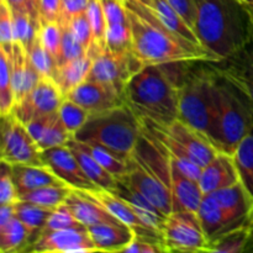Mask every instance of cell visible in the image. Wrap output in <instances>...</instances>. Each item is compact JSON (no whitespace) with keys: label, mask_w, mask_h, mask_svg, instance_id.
Returning a JSON list of instances; mask_svg holds the SVG:
<instances>
[{"label":"cell","mask_w":253,"mask_h":253,"mask_svg":"<svg viewBox=\"0 0 253 253\" xmlns=\"http://www.w3.org/2000/svg\"><path fill=\"white\" fill-rule=\"evenodd\" d=\"M88 230L99 252H124L137 236L130 226L123 222L95 225Z\"/></svg>","instance_id":"obj_24"},{"label":"cell","mask_w":253,"mask_h":253,"mask_svg":"<svg viewBox=\"0 0 253 253\" xmlns=\"http://www.w3.org/2000/svg\"><path fill=\"white\" fill-rule=\"evenodd\" d=\"M88 5L89 0H62L61 16L58 22L66 24L77 15L83 14L88 9Z\"/></svg>","instance_id":"obj_51"},{"label":"cell","mask_w":253,"mask_h":253,"mask_svg":"<svg viewBox=\"0 0 253 253\" xmlns=\"http://www.w3.org/2000/svg\"><path fill=\"white\" fill-rule=\"evenodd\" d=\"M138 1L143 2V4H147V2H148V0H138Z\"/></svg>","instance_id":"obj_57"},{"label":"cell","mask_w":253,"mask_h":253,"mask_svg":"<svg viewBox=\"0 0 253 253\" xmlns=\"http://www.w3.org/2000/svg\"><path fill=\"white\" fill-rule=\"evenodd\" d=\"M20 200L16 187L11 177V166L1 162V179H0V204H15Z\"/></svg>","instance_id":"obj_46"},{"label":"cell","mask_w":253,"mask_h":253,"mask_svg":"<svg viewBox=\"0 0 253 253\" xmlns=\"http://www.w3.org/2000/svg\"><path fill=\"white\" fill-rule=\"evenodd\" d=\"M200 62H173L165 67L177 86L178 119L211 142L219 73L212 62H208V66H199Z\"/></svg>","instance_id":"obj_3"},{"label":"cell","mask_w":253,"mask_h":253,"mask_svg":"<svg viewBox=\"0 0 253 253\" xmlns=\"http://www.w3.org/2000/svg\"><path fill=\"white\" fill-rule=\"evenodd\" d=\"M91 64H93V58L88 53H85L79 58L72 59L57 67V71L52 79L57 84L64 98H67V95L74 88H77L79 84H82L88 78Z\"/></svg>","instance_id":"obj_27"},{"label":"cell","mask_w":253,"mask_h":253,"mask_svg":"<svg viewBox=\"0 0 253 253\" xmlns=\"http://www.w3.org/2000/svg\"><path fill=\"white\" fill-rule=\"evenodd\" d=\"M132 36V52L143 66L183 61L217 59L204 47L188 41L166 26L148 5L138 0H124Z\"/></svg>","instance_id":"obj_1"},{"label":"cell","mask_w":253,"mask_h":253,"mask_svg":"<svg viewBox=\"0 0 253 253\" xmlns=\"http://www.w3.org/2000/svg\"><path fill=\"white\" fill-rule=\"evenodd\" d=\"M105 15L106 24H126L128 22L127 10L124 0H100Z\"/></svg>","instance_id":"obj_47"},{"label":"cell","mask_w":253,"mask_h":253,"mask_svg":"<svg viewBox=\"0 0 253 253\" xmlns=\"http://www.w3.org/2000/svg\"><path fill=\"white\" fill-rule=\"evenodd\" d=\"M71 192L72 188L64 183L49 184L21 195L20 200H25V202L32 203V204L54 210L63 204Z\"/></svg>","instance_id":"obj_33"},{"label":"cell","mask_w":253,"mask_h":253,"mask_svg":"<svg viewBox=\"0 0 253 253\" xmlns=\"http://www.w3.org/2000/svg\"><path fill=\"white\" fill-rule=\"evenodd\" d=\"M44 163L63 183L77 190L99 189L85 174L68 145L57 146L42 152Z\"/></svg>","instance_id":"obj_13"},{"label":"cell","mask_w":253,"mask_h":253,"mask_svg":"<svg viewBox=\"0 0 253 253\" xmlns=\"http://www.w3.org/2000/svg\"><path fill=\"white\" fill-rule=\"evenodd\" d=\"M14 42V17L6 1L0 0V44Z\"/></svg>","instance_id":"obj_48"},{"label":"cell","mask_w":253,"mask_h":253,"mask_svg":"<svg viewBox=\"0 0 253 253\" xmlns=\"http://www.w3.org/2000/svg\"><path fill=\"white\" fill-rule=\"evenodd\" d=\"M26 252L30 253H94L99 252L86 226L48 232L37 237Z\"/></svg>","instance_id":"obj_12"},{"label":"cell","mask_w":253,"mask_h":253,"mask_svg":"<svg viewBox=\"0 0 253 253\" xmlns=\"http://www.w3.org/2000/svg\"><path fill=\"white\" fill-rule=\"evenodd\" d=\"M32 137L37 141L42 151L57 146L67 145L73 135L67 130L58 115V111L42 118L35 119L26 124Z\"/></svg>","instance_id":"obj_22"},{"label":"cell","mask_w":253,"mask_h":253,"mask_svg":"<svg viewBox=\"0 0 253 253\" xmlns=\"http://www.w3.org/2000/svg\"><path fill=\"white\" fill-rule=\"evenodd\" d=\"M143 133L140 119L126 104L89 115L74 138L105 148L126 162Z\"/></svg>","instance_id":"obj_6"},{"label":"cell","mask_w":253,"mask_h":253,"mask_svg":"<svg viewBox=\"0 0 253 253\" xmlns=\"http://www.w3.org/2000/svg\"><path fill=\"white\" fill-rule=\"evenodd\" d=\"M15 106V94L12 88L11 71L7 52L0 46V115L6 116L12 113Z\"/></svg>","instance_id":"obj_35"},{"label":"cell","mask_w":253,"mask_h":253,"mask_svg":"<svg viewBox=\"0 0 253 253\" xmlns=\"http://www.w3.org/2000/svg\"><path fill=\"white\" fill-rule=\"evenodd\" d=\"M89 24L91 26L94 36V46L89 51H103L106 48V24L105 15H104L103 6L100 0H89L88 9H86Z\"/></svg>","instance_id":"obj_36"},{"label":"cell","mask_w":253,"mask_h":253,"mask_svg":"<svg viewBox=\"0 0 253 253\" xmlns=\"http://www.w3.org/2000/svg\"><path fill=\"white\" fill-rule=\"evenodd\" d=\"M252 236L251 221L244 226L236 227L219 237L209 244V252L217 253H240L246 252L247 245Z\"/></svg>","instance_id":"obj_32"},{"label":"cell","mask_w":253,"mask_h":253,"mask_svg":"<svg viewBox=\"0 0 253 253\" xmlns=\"http://www.w3.org/2000/svg\"><path fill=\"white\" fill-rule=\"evenodd\" d=\"M242 1H244V2H251V1H253V0H242Z\"/></svg>","instance_id":"obj_58"},{"label":"cell","mask_w":253,"mask_h":253,"mask_svg":"<svg viewBox=\"0 0 253 253\" xmlns=\"http://www.w3.org/2000/svg\"><path fill=\"white\" fill-rule=\"evenodd\" d=\"M84 192H85L89 197L93 198L95 202H98L99 204L103 205V207L105 208L109 212H111L119 221L130 226L131 229L136 232L137 236L150 237V239L158 240V241H161V244H162V236H161L160 232L148 226V225L136 214L135 210H133L127 203L124 202L121 198H119L118 195L109 192V190L101 189V188L95 190H84Z\"/></svg>","instance_id":"obj_18"},{"label":"cell","mask_w":253,"mask_h":253,"mask_svg":"<svg viewBox=\"0 0 253 253\" xmlns=\"http://www.w3.org/2000/svg\"><path fill=\"white\" fill-rule=\"evenodd\" d=\"M90 57L93 58V64L88 79L113 86L120 91L123 96L131 78L145 68L142 62L133 54L132 49L116 53L105 48Z\"/></svg>","instance_id":"obj_10"},{"label":"cell","mask_w":253,"mask_h":253,"mask_svg":"<svg viewBox=\"0 0 253 253\" xmlns=\"http://www.w3.org/2000/svg\"><path fill=\"white\" fill-rule=\"evenodd\" d=\"M241 182L234 155L217 152L216 156L203 168L199 184L205 195L219 189L232 187Z\"/></svg>","instance_id":"obj_19"},{"label":"cell","mask_w":253,"mask_h":253,"mask_svg":"<svg viewBox=\"0 0 253 253\" xmlns=\"http://www.w3.org/2000/svg\"><path fill=\"white\" fill-rule=\"evenodd\" d=\"M63 204L71 210L74 217L86 227L100 224L121 222L111 212H109L103 205L89 197L84 190L72 189Z\"/></svg>","instance_id":"obj_20"},{"label":"cell","mask_w":253,"mask_h":253,"mask_svg":"<svg viewBox=\"0 0 253 253\" xmlns=\"http://www.w3.org/2000/svg\"><path fill=\"white\" fill-rule=\"evenodd\" d=\"M126 163L127 172L118 179L127 182L163 214L169 215L173 211L169 158L162 145L145 127Z\"/></svg>","instance_id":"obj_4"},{"label":"cell","mask_w":253,"mask_h":253,"mask_svg":"<svg viewBox=\"0 0 253 253\" xmlns=\"http://www.w3.org/2000/svg\"><path fill=\"white\" fill-rule=\"evenodd\" d=\"M161 236L165 252H209V240L194 211L170 212Z\"/></svg>","instance_id":"obj_8"},{"label":"cell","mask_w":253,"mask_h":253,"mask_svg":"<svg viewBox=\"0 0 253 253\" xmlns=\"http://www.w3.org/2000/svg\"><path fill=\"white\" fill-rule=\"evenodd\" d=\"M249 252H253V247H252V249L251 250H250V251Z\"/></svg>","instance_id":"obj_59"},{"label":"cell","mask_w":253,"mask_h":253,"mask_svg":"<svg viewBox=\"0 0 253 253\" xmlns=\"http://www.w3.org/2000/svg\"><path fill=\"white\" fill-rule=\"evenodd\" d=\"M194 31L217 62L231 56L253 35V22L242 0H193Z\"/></svg>","instance_id":"obj_2"},{"label":"cell","mask_w":253,"mask_h":253,"mask_svg":"<svg viewBox=\"0 0 253 253\" xmlns=\"http://www.w3.org/2000/svg\"><path fill=\"white\" fill-rule=\"evenodd\" d=\"M217 73L240 89L253 105V35L236 52L212 62Z\"/></svg>","instance_id":"obj_14"},{"label":"cell","mask_w":253,"mask_h":253,"mask_svg":"<svg viewBox=\"0 0 253 253\" xmlns=\"http://www.w3.org/2000/svg\"><path fill=\"white\" fill-rule=\"evenodd\" d=\"M58 115L67 130L73 135V137L83 127L89 118V113L85 109H83L81 105L68 98H64L59 105Z\"/></svg>","instance_id":"obj_37"},{"label":"cell","mask_w":253,"mask_h":253,"mask_svg":"<svg viewBox=\"0 0 253 253\" xmlns=\"http://www.w3.org/2000/svg\"><path fill=\"white\" fill-rule=\"evenodd\" d=\"M245 6H246V9L249 10L250 16H251V20H252V22H253V1H251V2H245Z\"/></svg>","instance_id":"obj_56"},{"label":"cell","mask_w":253,"mask_h":253,"mask_svg":"<svg viewBox=\"0 0 253 253\" xmlns=\"http://www.w3.org/2000/svg\"><path fill=\"white\" fill-rule=\"evenodd\" d=\"M1 162L9 165L46 166L42 148L29 128L14 114L1 118Z\"/></svg>","instance_id":"obj_9"},{"label":"cell","mask_w":253,"mask_h":253,"mask_svg":"<svg viewBox=\"0 0 253 253\" xmlns=\"http://www.w3.org/2000/svg\"><path fill=\"white\" fill-rule=\"evenodd\" d=\"M234 158L241 183L253 198V130L237 146Z\"/></svg>","instance_id":"obj_34"},{"label":"cell","mask_w":253,"mask_h":253,"mask_svg":"<svg viewBox=\"0 0 253 253\" xmlns=\"http://www.w3.org/2000/svg\"><path fill=\"white\" fill-rule=\"evenodd\" d=\"M14 41L20 42L25 48H29L36 40L40 24L26 12H14Z\"/></svg>","instance_id":"obj_38"},{"label":"cell","mask_w":253,"mask_h":253,"mask_svg":"<svg viewBox=\"0 0 253 253\" xmlns=\"http://www.w3.org/2000/svg\"><path fill=\"white\" fill-rule=\"evenodd\" d=\"M106 48L111 52H126L132 49V36L128 22L113 24L106 27Z\"/></svg>","instance_id":"obj_40"},{"label":"cell","mask_w":253,"mask_h":253,"mask_svg":"<svg viewBox=\"0 0 253 253\" xmlns=\"http://www.w3.org/2000/svg\"><path fill=\"white\" fill-rule=\"evenodd\" d=\"M203 230L207 235L209 244L220 235L227 232V225L219 204L210 194L204 195L197 211Z\"/></svg>","instance_id":"obj_29"},{"label":"cell","mask_w":253,"mask_h":253,"mask_svg":"<svg viewBox=\"0 0 253 253\" xmlns=\"http://www.w3.org/2000/svg\"><path fill=\"white\" fill-rule=\"evenodd\" d=\"M62 0H39L40 24L41 22H58L61 16Z\"/></svg>","instance_id":"obj_50"},{"label":"cell","mask_w":253,"mask_h":253,"mask_svg":"<svg viewBox=\"0 0 253 253\" xmlns=\"http://www.w3.org/2000/svg\"><path fill=\"white\" fill-rule=\"evenodd\" d=\"M210 195L221 209L227 225V231L244 226L251 221L253 198L241 182L232 187L216 190Z\"/></svg>","instance_id":"obj_15"},{"label":"cell","mask_w":253,"mask_h":253,"mask_svg":"<svg viewBox=\"0 0 253 253\" xmlns=\"http://www.w3.org/2000/svg\"><path fill=\"white\" fill-rule=\"evenodd\" d=\"M0 46L5 48L9 56L12 88H14L15 104H16L32 88H35L42 76L32 64L27 49L20 42L14 41L10 44H0Z\"/></svg>","instance_id":"obj_17"},{"label":"cell","mask_w":253,"mask_h":253,"mask_svg":"<svg viewBox=\"0 0 253 253\" xmlns=\"http://www.w3.org/2000/svg\"><path fill=\"white\" fill-rule=\"evenodd\" d=\"M67 145L73 151L74 156L78 160L81 167L83 168L85 174L93 180V183L96 187L109 190V192H113L118 187V179H116V177H114L110 172H108L95 160V157L91 155V152L89 151L88 146L85 143L81 142V141L76 140L73 137L69 140V142Z\"/></svg>","instance_id":"obj_26"},{"label":"cell","mask_w":253,"mask_h":253,"mask_svg":"<svg viewBox=\"0 0 253 253\" xmlns=\"http://www.w3.org/2000/svg\"><path fill=\"white\" fill-rule=\"evenodd\" d=\"M30 232L16 216L0 225V251L2 253L26 252Z\"/></svg>","instance_id":"obj_30"},{"label":"cell","mask_w":253,"mask_h":253,"mask_svg":"<svg viewBox=\"0 0 253 253\" xmlns=\"http://www.w3.org/2000/svg\"><path fill=\"white\" fill-rule=\"evenodd\" d=\"M14 12H26L40 24L39 0H4Z\"/></svg>","instance_id":"obj_53"},{"label":"cell","mask_w":253,"mask_h":253,"mask_svg":"<svg viewBox=\"0 0 253 253\" xmlns=\"http://www.w3.org/2000/svg\"><path fill=\"white\" fill-rule=\"evenodd\" d=\"M89 151L91 152V155L95 157V160L105 168L108 172H110L114 177H116V179L120 177H123L126 172H127V163L124 160L119 158L118 156L113 155L111 152H109L105 148L100 147V146L96 145H88Z\"/></svg>","instance_id":"obj_43"},{"label":"cell","mask_w":253,"mask_h":253,"mask_svg":"<svg viewBox=\"0 0 253 253\" xmlns=\"http://www.w3.org/2000/svg\"><path fill=\"white\" fill-rule=\"evenodd\" d=\"M111 193H114V194L118 195L119 198H121L124 202L127 203V204L135 210L136 214H137L148 226L152 227L153 230H156V231H158L161 234L168 215L163 214L161 210H158L157 208H156L147 198L143 197L137 189H135L132 185L128 184L125 180L118 179V187H116Z\"/></svg>","instance_id":"obj_23"},{"label":"cell","mask_w":253,"mask_h":253,"mask_svg":"<svg viewBox=\"0 0 253 253\" xmlns=\"http://www.w3.org/2000/svg\"><path fill=\"white\" fill-rule=\"evenodd\" d=\"M168 1L179 12L180 16L185 20V22L194 30L197 12H195V6L193 0H168Z\"/></svg>","instance_id":"obj_52"},{"label":"cell","mask_w":253,"mask_h":253,"mask_svg":"<svg viewBox=\"0 0 253 253\" xmlns=\"http://www.w3.org/2000/svg\"><path fill=\"white\" fill-rule=\"evenodd\" d=\"M15 211H16L17 219L21 220L22 224H24L25 226H26V229L29 230L30 246V245L36 240L40 231L43 229L44 224L47 222L49 215L52 214L53 210L40 207V205L36 204H32V203L25 202V200H19V202L15 204Z\"/></svg>","instance_id":"obj_31"},{"label":"cell","mask_w":253,"mask_h":253,"mask_svg":"<svg viewBox=\"0 0 253 253\" xmlns=\"http://www.w3.org/2000/svg\"><path fill=\"white\" fill-rule=\"evenodd\" d=\"M124 101L143 123L169 125L178 119L177 86L165 64L146 66L131 78Z\"/></svg>","instance_id":"obj_5"},{"label":"cell","mask_w":253,"mask_h":253,"mask_svg":"<svg viewBox=\"0 0 253 253\" xmlns=\"http://www.w3.org/2000/svg\"><path fill=\"white\" fill-rule=\"evenodd\" d=\"M63 99L64 96L53 79L42 77L35 88L15 104L12 114L26 125L35 119L58 111Z\"/></svg>","instance_id":"obj_11"},{"label":"cell","mask_w":253,"mask_h":253,"mask_svg":"<svg viewBox=\"0 0 253 253\" xmlns=\"http://www.w3.org/2000/svg\"><path fill=\"white\" fill-rule=\"evenodd\" d=\"M252 130V103L237 86L219 74L212 145L219 152L234 155L240 142Z\"/></svg>","instance_id":"obj_7"},{"label":"cell","mask_w":253,"mask_h":253,"mask_svg":"<svg viewBox=\"0 0 253 253\" xmlns=\"http://www.w3.org/2000/svg\"><path fill=\"white\" fill-rule=\"evenodd\" d=\"M27 53H29V57L31 59L32 64L35 66V68L37 69V72L42 77L53 78L58 64H57V61L54 59V57L41 43V41L39 39V35H37L34 43L27 48Z\"/></svg>","instance_id":"obj_39"},{"label":"cell","mask_w":253,"mask_h":253,"mask_svg":"<svg viewBox=\"0 0 253 253\" xmlns=\"http://www.w3.org/2000/svg\"><path fill=\"white\" fill-rule=\"evenodd\" d=\"M59 24V22H58ZM62 30V43H61V52L58 57V66L67 63L72 59L79 58L86 53V49L82 46L81 42L76 39L73 32L66 24H59Z\"/></svg>","instance_id":"obj_42"},{"label":"cell","mask_w":253,"mask_h":253,"mask_svg":"<svg viewBox=\"0 0 253 253\" xmlns=\"http://www.w3.org/2000/svg\"><path fill=\"white\" fill-rule=\"evenodd\" d=\"M67 98L85 109L89 115L101 113L125 104L124 96L115 88L101 82L88 79L74 88Z\"/></svg>","instance_id":"obj_16"},{"label":"cell","mask_w":253,"mask_h":253,"mask_svg":"<svg viewBox=\"0 0 253 253\" xmlns=\"http://www.w3.org/2000/svg\"><path fill=\"white\" fill-rule=\"evenodd\" d=\"M146 5H148L152 9V11L157 15L158 19L166 26L169 27L172 31H174L179 36L184 37L188 41L202 46L194 30L185 22V20L180 16L179 12L170 5V2L168 0H148V2Z\"/></svg>","instance_id":"obj_28"},{"label":"cell","mask_w":253,"mask_h":253,"mask_svg":"<svg viewBox=\"0 0 253 253\" xmlns=\"http://www.w3.org/2000/svg\"><path fill=\"white\" fill-rule=\"evenodd\" d=\"M62 24V22H59ZM66 25H68V27L71 29V31L73 32V35L76 36V39L78 40L82 43V46L86 49V52L94 46V36L93 31H91V26L89 24L88 16H86V11L83 14H79L77 16H74L73 19L69 20L68 22H66Z\"/></svg>","instance_id":"obj_45"},{"label":"cell","mask_w":253,"mask_h":253,"mask_svg":"<svg viewBox=\"0 0 253 253\" xmlns=\"http://www.w3.org/2000/svg\"><path fill=\"white\" fill-rule=\"evenodd\" d=\"M170 165V187H172L173 211L188 210L197 212L204 198L199 182L188 177L174 163ZM172 211V212H173Z\"/></svg>","instance_id":"obj_21"},{"label":"cell","mask_w":253,"mask_h":253,"mask_svg":"<svg viewBox=\"0 0 253 253\" xmlns=\"http://www.w3.org/2000/svg\"><path fill=\"white\" fill-rule=\"evenodd\" d=\"M251 224H252V236H251V239H250L249 245H247L246 252H249L250 250H251L252 247H253V212H252V216H251Z\"/></svg>","instance_id":"obj_55"},{"label":"cell","mask_w":253,"mask_h":253,"mask_svg":"<svg viewBox=\"0 0 253 253\" xmlns=\"http://www.w3.org/2000/svg\"><path fill=\"white\" fill-rule=\"evenodd\" d=\"M37 35L44 48L58 61L62 43V30L58 22H41Z\"/></svg>","instance_id":"obj_44"},{"label":"cell","mask_w":253,"mask_h":253,"mask_svg":"<svg viewBox=\"0 0 253 253\" xmlns=\"http://www.w3.org/2000/svg\"><path fill=\"white\" fill-rule=\"evenodd\" d=\"M15 204H1V209H0V225L6 224L9 220L16 216Z\"/></svg>","instance_id":"obj_54"},{"label":"cell","mask_w":253,"mask_h":253,"mask_svg":"<svg viewBox=\"0 0 253 253\" xmlns=\"http://www.w3.org/2000/svg\"><path fill=\"white\" fill-rule=\"evenodd\" d=\"M125 253H157L165 252L161 241L150 237L136 236L133 241L126 247Z\"/></svg>","instance_id":"obj_49"},{"label":"cell","mask_w":253,"mask_h":253,"mask_svg":"<svg viewBox=\"0 0 253 253\" xmlns=\"http://www.w3.org/2000/svg\"><path fill=\"white\" fill-rule=\"evenodd\" d=\"M11 177L19 197L44 185L63 183L48 166L14 165L11 166Z\"/></svg>","instance_id":"obj_25"},{"label":"cell","mask_w":253,"mask_h":253,"mask_svg":"<svg viewBox=\"0 0 253 253\" xmlns=\"http://www.w3.org/2000/svg\"><path fill=\"white\" fill-rule=\"evenodd\" d=\"M81 226H84V225H82L81 222L74 217V215L72 214L71 210H69L66 205L62 204L61 207H58L57 209H54L53 211H52V214L49 215L48 220H47V222L44 224L43 229L40 231V234L37 235V237L41 236V235L48 234V232L58 231V230H64V229H72V227H81Z\"/></svg>","instance_id":"obj_41"}]
</instances>
